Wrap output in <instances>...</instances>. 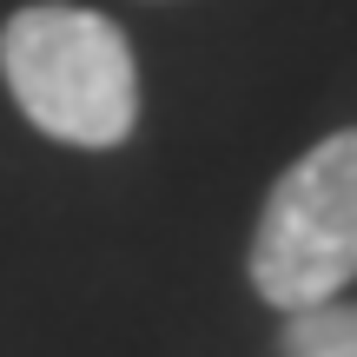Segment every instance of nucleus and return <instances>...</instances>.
<instances>
[{
	"instance_id": "nucleus-1",
	"label": "nucleus",
	"mask_w": 357,
	"mask_h": 357,
	"mask_svg": "<svg viewBox=\"0 0 357 357\" xmlns=\"http://www.w3.org/2000/svg\"><path fill=\"white\" fill-rule=\"evenodd\" d=\"M0 73L47 139L119 146L139 119V66L106 13L40 0L0 26Z\"/></svg>"
},
{
	"instance_id": "nucleus-2",
	"label": "nucleus",
	"mask_w": 357,
	"mask_h": 357,
	"mask_svg": "<svg viewBox=\"0 0 357 357\" xmlns=\"http://www.w3.org/2000/svg\"><path fill=\"white\" fill-rule=\"evenodd\" d=\"M357 278V132L318 139L271 185L252 238V284L284 318L344 298Z\"/></svg>"
},
{
	"instance_id": "nucleus-3",
	"label": "nucleus",
	"mask_w": 357,
	"mask_h": 357,
	"mask_svg": "<svg viewBox=\"0 0 357 357\" xmlns=\"http://www.w3.org/2000/svg\"><path fill=\"white\" fill-rule=\"evenodd\" d=\"M284 357H357V305L331 298V305L291 311V324H284Z\"/></svg>"
}]
</instances>
